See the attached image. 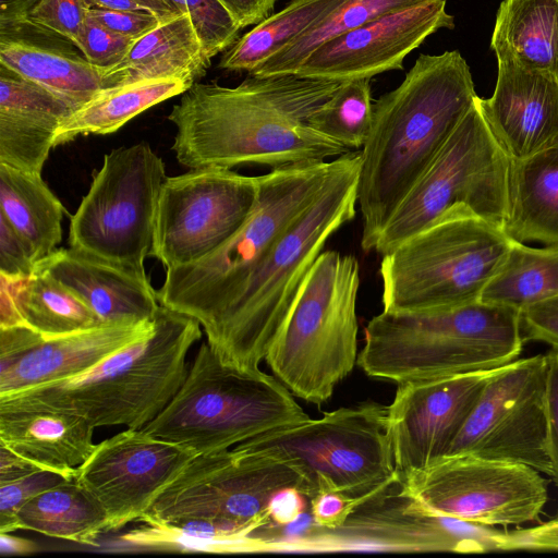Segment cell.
<instances>
[{
    "mask_svg": "<svg viewBox=\"0 0 558 558\" xmlns=\"http://www.w3.org/2000/svg\"><path fill=\"white\" fill-rule=\"evenodd\" d=\"M359 288L360 265L352 255L322 252L307 272L265 357L294 397L323 404L352 372L357 361Z\"/></svg>",
    "mask_w": 558,
    "mask_h": 558,
    "instance_id": "obj_8",
    "label": "cell"
},
{
    "mask_svg": "<svg viewBox=\"0 0 558 558\" xmlns=\"http://www.w3.org/2000/svg\"><path fill=\"white\" fill-rule=\"evenodd\" d=\"M193 84L170 77L104 88L64 119L56 133L54 147L82 135L113 133L143 111L182 95Z\"/></svg>",
    "mask_w": 558,
    "mask_h": 558,
    "instance_id": "obj_30",
    "label": "cell"
},
{
    "mask_svg": "<svg viewBox=\"0 0 558 558\" xmlns=\"http://www.w3.org/2000/svg\"><path fill=\"white\" fill-rule=\"evenodd\" d=\"M546 379V354L517 359L498 367L446 456L517 462L550 476Z\"/></svg>",
    "mask_w": 558,
    "mask_h": 558,
    "instance_id": "obj_17",
    "label": "cell"
},
{
    "mask_svg": "<svg viewBox=\"0 0 558 558\" xmlns=\"http://www.w3.org/2000/svg\"><path fill=\"white\" fill-rule=\"evenodd\" d=\"M510 165L511 158L490 130L477 96L400 203L374 251L380 255L388 253L458 206L504 230Z\"/></svg>",
    "mask_w": 558,
    "mask_h": 558,
    "instance_id": "obj_11",
    "label": "cell"
},
{
    "mask_svg": "<svg viewBox=\"0 0 558 558\" xmlns=\"http://www.w3.org/2000/svg\"><path fill=\"white\" fill-rule=\"evenodd\" d=\"M360 167L361 151L350 150L332 159L314 201L274 244L206 338L223 362L259 368L325 244L355 216Z\"/></svg>",
    "mask_w": 558,
    "mask_h": 558,
    "instance_id": "obj_3",
    "label": "cell"
},
{
    "mask_svg": "<svg viewBox=\"0 0 558 558\" xmlns=\"http://www.w3.org/2000/svg\"><path fill=\"white\" fill-rule=\"evenodd\" d=\"M352 510V502L336 492H324L310 500L313 524L324 529L340 526Z\"/></svg>",
    "mask_w": 558,
    "mask_h": 558,
    "instance_id": "obj_48",
    "label": "cell"
},
{
    "mask_svg": "<svg viewBox=\"0 0 558 558\" xmlns=\"http://www.w3.org/2000/svg\"><path fill=\"white\" fill-rule=\"evenodd\" d=\"M64 213L41 173L0 163V215L29 242L38 262L61 243Z\"/></svg>",
    "mask_w": 558,
    "mask_h": 558,
    "instance_id": "obj_31",
    "label": "cell"
},
{
    "mask_svg": "<svg viewBox=\"0 0 558 558\" xmlns=\"http://www.w3.org/2000/svg\"><path fill=\"white\" fill-rule=\"evenodd\" d=\"M17 517L22 530L86 546H98L100 535L108 527L105 510L75 477L31 498Z\"/></svg>",
    "mask_w": 558,
    "mask_h": 558,
    "instance_id": "obj_32",
    "label": "cell"
},
{
    "mask_svg": "<svg viewBox=\"0 0 558 558\" xmlns=\"http://www.w3.org/2000/svg\"><path fill=\"white\" fill-rule=\"evenodd\" d=\"M476 97L470 66L451 50L420 54L402 83L374 102L357 184L364 251L375 250L387 222Z\"/></svg>",
    "mask_w": 558,
    "mask_h": 558,
    "instance_id": "obj_2",
    "label": "cell"
},
{
    "mask_svg": "<svg viewBox=\"0 0 558 558\" xmlns=\"http://www.w3.org/2000/svg\"><path fill=\"white\" fill-rule=\"evenodd\" d=\"M490 49L497 59L558 78V0H504Z\"/></svg>",
    "mask_w": 558,
    "mask_h": 558,
    "instance_id": "obj_28",
    "label": "cell"
},
{
    "mask_svg": "<svg viewBox=\"0 0 558 558\" xmlns=\"http://www.w3.org/2000/svg\"><path fill=\"white\" fill-rule=\"evenodd\" d=\"M94 429L68 411L0 400V444L65 478L93 452Z\"/></svg>",
    "mask_w": 558,
    "mask_h": 558,
    "instance_id": "obj_24",
    "label": "cell"
},
{
    "mask_svg": "<svg viewBox=\"0 0 558 558\" xmlns=\"http://www.w3.org/2000/svg\"><path fill=\"white\" fill-rule=\"evenodd\" d=\"M308 418L277 377L226 363L204 341L177 393L142 430L204 454Z\"/></svg>",
    "mask_w": 558,
    "mask_h": 558,
    "instance_id": "obj_7",
    "label": "cell"
},
{
    "mask_svg": "<svg viewBox=\"0 0 558 558\" xmlns=\"http://www.w3.org/2000/svg\"><path fill=\"white\" fill-rule=\"evenodd\" d=\"M400 481L356 506L340 526L312 524L301 537L274 545L270 551L499 550L501 530L432 513L402 492Z\"/></svg>",
    "mask_w": 558,
    "mask_h": 558,
    "instance_id": "obj_14",
    "label": "cell"
},
{
    "mask_svg": "<svg viewBox=\"0 0 558 558\" xmlns=\"http://www.w3.org/2000/svg\"><path fill=\"white\" fill-rule=\"evenodd\" d=\"M64 480L66 478L59 473L39 471L16 481L0 484V532L11 533L22 530L17 517L22 506L37 494Z\"/></svg>",
    "mask_w": 558,
    "mask_h": 558,
    "instance_id": "obj_41",
    "label": "cell"
},
{
    "mask_svg": "<svg viewBox=\"0 0 558 558\" xmlns=\"http://www.w3.org/2000/svg\"><path fill=\"white\" fill-rule=\"evenodd\" d=\"M38 263L33 246L0 215V274L27 278Z\"/></svg>",
    "mask_w": 558,
    "mask_h": 558,
    "instance_id": "obj_43",
    "label": "cell"
},
{
    "mask_svg": "<svg viewBox=\"0 0 558 558\" xmlns=\"http://www.w3.org/2000/svg\"><path fill=\"white\" fill-rule=\"evenodd\" d=\"M0 163L41 173L60 124L75 108L0 66Z\"/></svg>",
    "mask_w": 558,
    "mask_h": 558,
    "instance_id": "obj_23",
    "label": "cell"
},
{
    "mask_svg": "<svg viewBox=\"0 0 558 558\" xmlns=\"http://www.w3.org/2000/svg\"><path fill=\"white\" fill-rule=\"evenodd\" d=\"M90 8L122 11H143L167 16L149 0H86ZM170 15V14H169Z\"/></svg>",
    "mask_w": 558,
    "mask_h": 558,
    "instance_id": "obj_54",
    "label": "cell"
},
{
    "mask_svg": "<svg viewBox=\"0 0 558 558\" xmlns=\"http://www.w3.org/2000/svg\"><path fill=\"white\" fill-rule=\"evenodd\" d=\"M454 20L446 0H426L377 17L316 48L296 74L324 81L345 82L403 70L405 57Z\"/></svg>",
    "mask_w": 558,
    "mask_h": 558,
    "instance_id": "obj_20",
    "label": "cell"
},
{
    "mask_svg": "<svg viewBox=\"0 0 558 558\" xmlns=\"http://www.w3.org/2000/svg\"><path fill=\"white\" fill-rule=\"evenodd\" d=\"M252 536L225 538L202 535L168 523H142L119 535L111 548L120 551L239 554L254 553Z\"/></svg>",
    "mask_w": 558,
    "mask_h": 558,
    "instance_id": "obj_38",
    "label": "cell"
},
{
    "mask_svg": "<svg viewBox=\"0 0 558 558\" xmlns=\"http://www.w3.org/2000/svg\"><path fill=\"white\" fill-rule=\"evenodd\" d=\"M400 483L432 513L493 527L537 521L548 498L537 470L464 454L446 456Z\"/></svg>",
    "mask_w": 558,
    "mask_h": 558,
    "instance_id": "obj_15",
    "label": "cell"
},
{
    "mask_svg": "<svg viewBox=\"0 0 558 558\" xmlns=\"http://www.w3.org/2000/svg\"><path fill=\"white\" fill-rule=\"evenodd\" d=\"M36 267L69 288L106 324L153 322L160 306L146 274L72 248L56 250Z\"/></svg>",
    "mask_w": 558,
    "mask_h": 558,
    "instance_id": "obj_22",
    "label": "cell"
},
{
    "mask_svg": "<svg viewBox=\"0 0 558 558\" xmlns=\"http://www.w3.org/2000/svg\"><path fill=\"white\" fill-rule=\"evenodd\" d=\"M341 83L296 73H250L234 87L195 82L168 116L177 128L172 150L189 169H272L339 157L350 150L308 119Z\"/></svg>",
    "mask_w": 558,
    "mask_h": 558,
    "instance_id": "obj_1",
    "label": "cell"
},
{
    "mask_svg": "<svg viewBox=\"0 0 558 558\" xmlns=\"http://www.w3.org/2000/svg\"><path fill=\"white\" fill-rule=\"evenodd\" d=\"M257 194V177L227 168H196L167 177L159 195L149 255L166 270L207 257L244 225Z\"/></svg>",
    "mask_w": 558,
    "mask_h": 558,
    "instance_id": "obj_16",
    "label": "cell"
},
{
    "mask_svg": "<svg viewBox=\"0 0 558 558\" xmlns=\"http://www.w3.org/2000/svg\"><path fill=\"white\" fill-rule=\"evenodd\" d=\"M154 320L105 324L44 339L8 369L0 372V397L85 373L113 352L148 335L154 329Z\"/></svg>",
    "mask_w": 558,
    "mask_h": 558,
    "instance_id": "obj_25",
    "label": "cell"
},
{
    "mask_svg": "<svg viewBox=\"0 0 558 558\" xmlns=\"http://www.w3.org/2000/svg\"><path fill=\"white\" fill-rule=\"evenodd\" d=\"M294 487L304 495L300 473L287 462L239 446L195 456L155 497L138 522L207 520L232 537H250L270 526L275 495Z\"/></svg>",
    "mask_w": 558,
    "mask_h": 558,
    "instance_id": "obj_12",
    "label": "cell"
},
{
    "mask_svg": "<svg viewBox=\"0 0 558 558\" xmlns=\"http://www.w3.org/2000/svg\"><path fill=\"white\" fill-rule=\"evenodd\" d=\"M332 160L288 165L258 175V194L240 230L220 248L166 271L160 305L196 319L209 337L279 238L320 191Z\"/></svg>",
    "mask_w": 558,
    "mask_h": 558,
    "instance_id": "obj_6",
    "label": "cell"
},
{
    "mask_svg": "<svg viewBox=\"0 0 558 558\" xmlns=\"http://www.w3.org/2000/svg\"><path fill=\"white\" fill-rule=\"evenodd\" d=\"M489 98L478 104L494 135L511 159H524L558 145V78L500 58Z\"/></svg>",
    "mask_w": 558,
    "mask_h": 558,
    "instance_id": "obj_21",
    "label": "cell"
},
{
    "mask_svg": "<svg viewBox=\"0 0 558 558\" xmlns=\"http://www.w3.org/2000/svg\"><path fill=\"white\" fill-rule=\"evenodd\" d=\"M195 456L142 429L126 428L97 444L74 477L105 510L107 532H116L138 522Z\"/></svg>",
    "mask_w": 558,
    "mask_h": 558,
    "instance_id": "obj_18",
    "label": "cell"
},
{
    "mask_svg": "<svg viewBox=\"0 0 558 558\" xmlns=\"http://www.w3.org/2000/svg\"><path fill=\"white\" fill-rule=\"evenodd\" d=\"M520 326L524 341H541L558 350V295L521 311Z\"/></svg>",
    "mask_w": 558,
    "mask_h": 558,
    "instance_id": "obj_44",
    "label": "cell"
},
{
    "mask_svg": "<svg viewBox=\"0 0 558 558\" xmlns=\"http://www.w3.org/2000/svg\"><path fill=\"white\" fill-rule=\"evenodd\" d=\"M293 466L304 496L347 497L353 509L400 481L391 450L387 405L368 401L325 412L320 418L275 429L239 445Z\"/></svg>",
    "mask_w": 558,
    "mask_h": 558,
    "instance_id": "obj_10",
    "label": "cell"
},
{
    "mask_svg": "<svg viewBox=\"0 0 558 558\" xmlns=\"http://www.w3.org/2000/svg\"><path fill=\"white\" fill-rule=\"evenodd\" d=\"M39 471H47L0 444V484L16 481Z\"/></svg>",
    "mask_w": 558,
    "mask_h": 558,
    "instance_id": "obj_52",
    "label": "cell"
},
{
    "mask_svg": "<svg viewBox=\"0 0 558 558\" xmlns=\"http://www.w3.org/2000/svg\"><path fill=\"white\" fill-rule=\"evenodd\" d=\"M174 14V13H173ZM89 15L108 29L138 39L156 28L170 15L161 16L143 11H122L92 8Z\"/></svg>",
    "mask_w": 558,
    "mask_h": 558,
    "instance_id": "obj_46",
    "label": "cell"
},
{
    "mask_svg": "<svg viewBox=\"0 0 558 558\" xmlns=\"http://www.w3.org/2000/svg\"><path fill=\"white\" fill-rule=\"evenodd\" d=\"M520 315L481 300L428 312L383 311L366 325L356 364L396 384L495 369L522 351Z\"/></svg>",
    "mask_w": 558,
    "mask_h": 558,
    "instance_id": "obj_5",
    "label": "cell"
},
{
    "mask_svg": "<svg viewBox=\"0 0 558 558\" xmlns=\"http://www.w3.org/2000/svg\"><path fill=\"white\" fill-rule=\"evenodd\" d=\"M512 240L458 206L381 255L383 311L428 312L481 300Z\"/></svg>",
    "mask_w": 558,
    "mask_h": 558,
    "instance_id": "obj_9",
    "label": "cell"
},
{
    "mask_svg": "<svg viewBox=\"0 0 558 558\" xmlns=\"http://www.w3.org/2000/svg\"><path fill=\"white\" fill-rule=\"evenodd\" d=\"M499 550L558 551V512L537 525L502 531Z\"/></svg>",
    "mask_w": 558,
    "mask_h": 558,
    "instance_id": "obj_45",
    "label": "cell"
},
{
    "mask_svg": "<svg viewBox=\"0 0 558 558\" xmlns=\"http://www.w3.org/2000/svg\"><path fill=\"white\" fill-rule=\"evenodd\" d=\"M398 384L387 405L396 470L403 478L444 458L496 371Z\"/></svg>",
    "mask_w": 558,
    "mask_h": 558,
    "instance_id": "obj_19",
    "label": "cell"
},
{
    "mask_svg": "<svg viewBox=\"0 0 558 558\" xmlns=\"http://www.w3.org/2000/svg\"><path fill=\"white\" fill-rule=\"evenodd\" d=\"M504 232L515 242L558 247V145L511 159Z\"/></svg>",
    "mask_w": 558,
    "mask_h": 558,
    "instance_id": "obj_27",
    "label": "cell"
},
{
    "mask_svg": "<svg viewBox=\"0 0 558 558\" xmlns=\"http://www.w3.org/2000/svg\"><path fill=\"white\" fill-rule=\"evenodd\" d=\"M348 0H291L240 37L221 57L219 68L246 71L276 56Z\"/></svg>",
    "mask_w": 558,
    "mask_h": 558,
    "instance_id": "obj_33",
    "label": "cell"
},
{
    "mask_svg": "<svg viewBox=\"0 0 558 558\" xmlns=\"http://www.w3.org/2000/svg\"><path fill=\"white\" fill-rule=\"evenodd\" d=\"M210 62L189 14L180 12L140 37L119 63L100 70L105 88L170 77L195 83Z\"/></svg>",
    "mask_w": 558,
    "mask_h": 558,
    "instance_id": "obj_26",
    "label": "cell"
},
{
    "mask_svg": "<svg viewBox=\"0 0 558 558\" xmlns=\"http://www.w3.org/2000/svg\"><path fill=\"white\" fill-rule=\"evenodd\" d=\"M546 359V447L550 477L558 486V350L551 349Z\"/></svg>",
    "mask_w": 558,
    "mask_h": 558,
    "instance_id": "obj_47",
    "label": "cell"
},
{
    "mask_svg": "<svg viewBox=\"0 0 558 558\" xmlns=\"http://www.w3.org/2000/svg\"><path fill=\"white\" fill-rule=\"evenodd\" d=\"M174 12L187 13L208 59L229 49L240 26L219 0H167Z\"/></svg>",
    "mask_w": 558,
    "mask_h": 558,
    "instance_id": "obj_39",
    "label": "cell"
},
{
    "mask_svg": "<svg viewBox=\"0 0 558 558\" xmlns=\"http://www.w3.org/2000/svg\"><path fill=\"white\" fill-rule=\"evenodd\" d=\"M0 64L75 109L105 88L101 70L84 57L21 37L1 36Z\"/></svg>",
    "mask_w": 558,
    "mask_h": 558,
    "instance_id": "obj_29",
    "label": "cell"
},
{
    "mask_svg": "<svg viewBox=\"0 0 558 558\" xmlns=\"http://www.w3.org/2000/svg\"><path fill=\"white\" fill-rule=\"evenodd\" d=\"M558 295V247H532L512 241L509 253L486 284L481 301L520 312Z\"/></svg>",
    "mask_w": 558,
    "mask_h": 558,
    "instance_id": "obj_35",
    "label": "cell"
},
{
    "mask_svg": "<svg viewBox=\"0 0 558 558\" xmlns=\"http://www.w3.org/2000/svg\"><path fill=\"white\" fill-rule=\"evenodd\" d=\"M373 107L371 78L345 81L312 114L308 124L349 150H356L367 140Z\"/></svg>",
    "mask_w": 558,
    "mask_h": 558,
    "instance_id": "obj_37",
    "label": "cell"
},
{
    "mask_svg": "<svg viewBox=\"0 0 558 558\" xmlns=\"http://www.w3.org/2000/svg\"><path fill=\"white\" fill-rule=\"evenodd\" d=\"M423 1L426 0H348L251 74L296 73L306 58L324 43Z\"/></svg>",
    "mask_w": 558,
    "mask_h": 558,
    "instance_id": "obj_36",
    "label": "cell"
},
{
    "mask_svg": "<svg viewBox=\"0 0 558 558\" xmlns=\"http://www.w3.org/2000/svg\"><path fill=\"white\" fill-rule=\"evenodd\" d=\"M151 1L163 14L166 15H169V14H173V13H179V12H174L167 0H149Z\"/></svg>",
    "mask_w": 558,
    "mask_h": 558,
    "instance_id": "obj_56",
    "label": "cell"
},
{
    "mask_svg": "<svg viewBox=\"0 0 558 558\" xmlns=\"http://www.w3.org/2000/svg\"><path fill=\"white\" fill-rule=\"evenodd\" d=\"M240 28L256 25L272 14L277 0H219Z\"/></svg>",
    "mask_w": 558,
    "mask_h": 558,
    "instance_id": "obj_51",
    "label": "cell"
},
{
    "mask_svg": "<svg viewBox=\"0 0 558 558\" xmlns=\"http://www.w3.org/2000/svg\"><path fill=\"white\" fill-rule=\"evenodd\" d=\"M308 500L299 489L288 487L278 492L269 506V520L274 525L284 526L298 521Z\"/></svg>",
    "mask_w": 558,
    "mask_h": 558,
    "instance_id": "obj_50",
    "label": "cell"
},
{
    "mask_svg": "<svg viewBox=\"0 0 558 558\" xmlns=\"http://www.w3.org/2000/svg\"><path fill=\"white\" fill-rule=\"evenodd\" d=\"M43 340L29 327L0 328V372L8 369Z\"/></svg>",
    "mask_w": 558,
    "mask_h": 558,
    "instance_id": "obj_49",
    "label": "cell"
},
{
    "mask_svg": "<svg viewBox=\"0 0 558 558\" xmlns=\"http://www.w3.org/2000/svg\"><path fill=\"white\" fill-rule=\"evenodd\" d=\"M166 179L162 159L145 142L105 155L71 217L70 248L145 275Z\"/></svg>",
    "mask_w": 558,
    "mask_h": 558,
    "instance_id": "obj_13",
    "label": "cell"
},
{
    "mask_svg": "<svg viewBox=\"0 0 558 558\" xmlns=\"http://www.w3.org/2000/svg\"><path fill=\"white\" fill-rule=\"evenodd\" d=\"M16 279L0 274V328L28 327L15 301L14 286Z\"/></svg>",
    "mask_w": 558,
    "mask_h": 558,
    "instance_id": "obj_53",
    "label": "cell"
},
{
    "mask_svg": "<svg viewBox=\"0 0 558 558\" xmlns=\"http://www.w3.org/2000/svg\"><path fill=\"white\" fill-rule=\"evenodd\" d=\"M136 40L108 29L88 14L75 47L90 64L108 69L119 63Z\"/></svg>",
    "mask_w": 558,
    "mask_h": 558,
    "instance_id": "obj_42",
    "label": "cell"
},
{
    "mask_svg": "<svg viewBox=\"0 0 558 558\" xmlns=\"http://www.w3.org/2000/svg\"><path fill=\"white\" fill-rule=\"evenodd\" d=\"M90 9L86 0H36L21 25L1 36L13 35L29 25L40 34L56 35L76 46Z\"/></svg>",
    "mask_w": 558,
    "mask_h": 558,
    "instance_id": "obj_40",
    "label": "cell"
},
{
    "mask_svg": "<svg viewBox=\"0 0 558 558\" xmlns=\"http://www.w3.org/2000/svg\"><path fill=\"white\" fill-rule=\"evenodd\" d=\"M38 549V545L31 539L0 532V553L2 556L28 555Z\"/></svg>",
    "mask_w": 558,
    "mask_h": 558,
    "instance_id": "obj_55",
    "label": "cell"
},
{
    "mask_svg": "<svg viewBox=\"0 0 558 558\" xmlns=\"http://www.w3.org/2000/svg\"><path fill=\"white\" fill-rule=\"evenodd\" d=\"M199 323L160 305L154 329L75 377L0 397L84 417L92 426L142 429L171 401L185 379L187 354L201 340Z\"/></svg>",
    "mask_w": 558,
    "mask_h": 558,
    "instance_id": "obj_4",
    "label": "cell"
},
{
    "mask_svg": "<svg viewBox=\"0 0 558 558\" xmlns=\"http://www.w3.org/2000/svg\"><path fill=\"white\" fill-rule=\"evenodd\" d=\"M14 295L25 324L45 340L105 325L80 298L44 269L17 278Z\"/></svg>",
    "mask_w": 558,
    "mask_h": 558,
    "instance_id": "obj_34",
    "label": "cell"
}]
</instances>
